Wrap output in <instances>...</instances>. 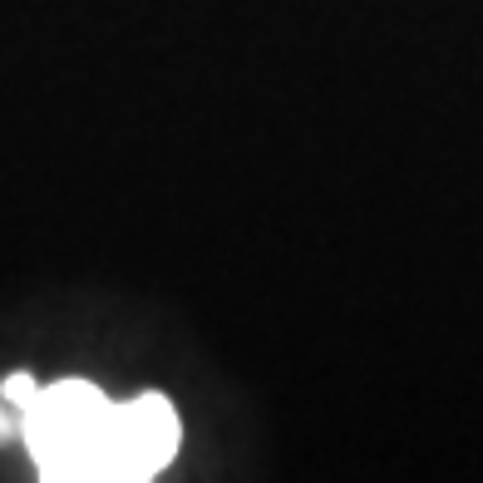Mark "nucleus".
Masks as SVG:
<instances>
[{
	"label": "nucleus",
	"instance_id": "obj_1",
	"mask_svg": "<svg viewBox=\"0 0 483 483\" xmlns=\"http://www.w3.org/2000/svg\"><path fill=\"white\" fill-rule=\"evenodd\" d=\"M109 414H114V404L89 380L40 385L35 404L20 414V430H25V444L40 464V478L54 483L109 478Z\"/></svg>",
	"mask_w": 483,
	"mask_h": 483
},
{
	"label": "nucleus",
	"instance_id": "obj_2",
	"mask_svg": "<svg viewBox=\"0 0 483 483\" xmlns=\"http://www.w3.org/2000/svg\"><path fill=\"white\" fill-rule=\"evenodd\" d=\"M178 454V414L163 395H139L109 414V478H153Z\"/></svg>",
	"mask_w": 483,
	"mask_h": 483
},
{
	"label": "nucleus",
	"instance_id": "obj_3",
	"mask_svg": "<svg viewBox=\"0 0 483 483\" xmlns=\"http://www.w3.org/2000/svg\"><path fill=\"white\" fill-rule=\"evenodd\" d=\"M0 395H5V404L15 414H25L30 404H35V395H40V385L30 375H5V385H0Z\"/></svg>",
	"mask_w": 483,
	"mask_h": 483
}]
</instances>
